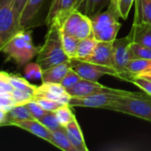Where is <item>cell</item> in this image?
<instances>
[{"instance_id":"obj_14","label":"cell","mask_w":151,"mask_h":151,"mask_svg":"<svg viewBox=\"0 0 151 151\" xmlns=\"http://www.w3.org/2000/svg\"><path fill=\"white\" fill-rule=\"evenodd\" d=\"M45 0H27L19 19L20 29H27L40 12Z\"/></svg>"},{"instance_id":"obj_23","label":"cell","mask_w":151,"mask_h":151,"mask_svg":"<svg viewBox=\"0 0 151 151\" xmlns=\"http://www.w3.org/2000/svg\"><path fill=\"white\" fill-rule=\"evenodd\" d=\"M96 43H97V41L95 39L94 36L80 40L77 51H76V56L74 58L83 60L88 58L93 53Z\"/></svg>"},{"instance_id":"obj_10","label":"cell","mask_w":151,"mask_h":151,"mask_svg":"<svg viewBox=\"0 0 151 151\" xmlns=\"http://www.w3.org/2000/svg\"><path fill=\"white\" fill-rule=\"evenodd\" d=\"M35 97H44L63 104H68L71 98L66 89L60 83L52 82H42L41 86H38L35 93Z\"/></svg>"},{"instance_id":"obj_27","label":"cell","mask_w":151,"mask_h":151,"mask_svg":"<svg viewBox=\"0 0 151 151\" xmlns=\"http://www.w3.org/2000/svg\"><path fill=\"white\" fill-rule=\"evenodd\" d=\"M9 81H10V83L13 88L19 89V90H23V91H27V92L34 94V96H35L37 86L31 84L30 81H28L25 77L22 78L19 75L10 74Z\"/></svg>"},{"instance_id":"obj_30","label":"cell","mask_w":151,"mask_h":151,"mask_svg":"<svg viewBox=\"0 0 151 151\" xmlns=\"http://www.w3.org/2000/svg\"><path fill=\"white\" fill-rule=\"evenodd\" d=\"M71 108L72 107L69 106L68 104H65L54 111L59 124L64 127L65 126H67L73 120V119L75 117L74 114L73 113Z\"/></svg>"},{"instance_id":"obj_17","label":"cell","mask_w":151,"mask_h":151,"mask_svg":"<svg viewBox=\"0 0 151 151\" xmlns=\"http://www.w3.org/2000/svg\"><path fill=\"white\" fill-rule=\"evenodd\" d=\"M132 34L133 42L151 48V25L150 24H138L134 25L130 31Z\"/></svg>"},{"instance_id":"obj_39","label":"cell","mask_w":151,"mask_h":151,"mask_svg":"<svg viewBox=\"0 0 151 151\" xmlns=\"http://www.w3.org/2000/svg\"><path fill=\"white\" fill-rule=\"evenodd\" d=\"M135 0H119V5H118V11L119 13L120 18H122L123 19H127L130 10L132 8V6L134 5Z\"/></svg>"},{"instance_id":"obj_11","label":"cell","mask_w":151,"mask_h":151,"mask_svg":"<svg viewBox=\"0 0 151 151\" xmlns=\"http://www.w3.org/2000/svg\"><path fill=\"white\" fill-rule=\"evenodd\" d=\"M83 60L114 68L113 42H97L93 53Z\"/></svg>"},{"instance_id":"obj_29","label":"cell","mask_w":151,"mask_h":151,"mask_svg":"<svg viewBox=\"0 0 151 151\" xmlns=\"http://www.w3.org/2000/svg\"><path fill=\"white\" fill-rule=\"evenodd\" d=\"M91 36H94L92 20L89 17L84 15L78 26L75 37L81 40V39H85V38L91 37Z\"/></svg>"},{"instance_id":"obj_37","label":"cell","mask_w":151,"mask_h":151,"mask_svg":"<svg viewBox=\"0 0 151 151\" xmlns=\"http://www.w3.org/2000/svg\"><path fill=\"white\" fill-rule=\"evenodd\" d=\"M80 80H81V76L75 71H73L72 68H70V70L67 72V73L65 75V77L61 81L60 84L66 89L68 88H71L74 84H76Z\"/></svg>"},{"instance_id":"obj_7","label":"cell","mask_w":151,"mask_h":151,"mask_svg":"<svg viewBox=\"0 0 151 151\" xmlns=\"http://www.w3.org/2000/svg\"><path fill=\"white\" fill-rule=\"evenodd\" d=\"M69 62L71 68L84 80L98 81V80L104 75H111L119 78L118 72L113 67L97 65L78 58H70Z\"/></svg>"},{"instance_id":"obj_46","label":"cell","mask_w":151,"mask_h":151,"mask_svg":"<svg viewBox=\"0 0 151 151\" xmlns=\"http://www.w3.org/2000/svg\"><path fill=\"white\" fill-rule=\"evenodd\" d=\"M149 74H151V72H150V73H149Z\"/></svg>"},{"instance_id":"obj_38","label":"cell","mask_w":151,"mask_h":151,"mask_svg":"<svg viewBox=\"0 0 151 151\" xmlns=\"http://www.w3.org/2000/svg\"><path fill=\"white\" fill-rule=\"evenodd\" d=\"M26 106L28 109V111H29L30 114L32 115V117L34 119H39L47 111L44 109H42V106L35 99H33V100L29 101L28 103H27L26 104Z\"/></svg>"},{"instance_id":"obj_36","label":"cell","mask_w":151,"mask_h":151,"mask_svg":"<svg viewBox=\"0 0 151 151\" xmlns=\"http://www.w3.org/2000/svg\"><path fill=\"white\" fill-rule=\"evenodd\" d=\"M130 82L142 89L146 95L151 96V81L142 76H134L131 79Z\"/></svg>"},{"instance_id":"obj_43","label":"cell","mask_w":151,"mask_h":151,"mask_svg":"<svg viewBox=\"0 0 151 151\" xmlns=\"http://www.w3.org/2000/svg\"><path fill=\"white\" fill-rule=\"evenodd\" d=\"M83 1L84 0H76V2H75V9L76 10H78L80 8V6L81 5V4H82Z\"/></svg>"},{"instance_id":"obj_9","label":"cell","mask_w":151,"mask_h":151,"mask_svg":"<svg viewBox=\"0 0 151 151\" xmlns=\"http://www.w3.org/2000/svg\"><path fill=\"white\" fill-rule=\"evenodd\" d=\"M76 0H52L45 23L48 27L57 26L59 28L65 19L74 11Z\"/></svg>"},{"instance_id":"obj_21","label":"cell","mask_w":151,"mask_h":151,"mask_svg":"<svg viewBox=\"0 0 151 151\" xmlns=\"http://www.w3.org/2000/svg\"><path fill=\"white\" fill-rule=\"evenodd\" d=\"M83 16H84V14L81 12H80L78 10H74L65 19V20L62 24V26L60 27V32L75 36L78 26H79L81 19L83 18Z\"/></svg>"},{"instance_id":"obj_2","label":"cell","mask_w":151,"mask_h":151,"mask_svg":"<svg viewBox=\"0 0 151 151\" xmlns=\"http://www.w3.org/2000/svg\"><path fill=\"white\" fill-rule=\"evenodd\" d=\"M48 28L44 42L42 47L39 48L36 55V62L42 69L69 60L62 47L60 28L57 26H50L48 27Z\"/></svg>"},{"instance_id":"obj_22","label":"cell","mask_w":151,"mask_h":151,"mask_svg":"<svg viewBox=\"0 0 151 151\" xmlns=\"http://www.w3.org/2000/svg\"><path fill=\"white\" fill-rule=\"evenodd\" d=\"M52 142L51 144L57 148L65 151H76L72 143L69 141V138L66 134L65 128L64 127L51 132Z\"/></svg>"},{"instance_id":"obj_41","label":"cell","mask_w":151,"mask_h":151,"mask_svg":"<svg viewBox=\"0 0 151 151\" xmlns=\"http://www.w3.org/2000/svg\"><path fill=\"white\" fill-rule=\"evenodd\" d=\"M27 0H14V4H15V11H16V13H17V16H18V19H19H19H20V15H21V12L27 4Z\"/></svg>"},{"instance_id":"obj_24","label":"cell","mask_w":151,"mask_h":151,"mask_svg":"<svg viewBox=\"0 0 151 151\" xmlns=\"http://www.w3.org/2000/svg\"><path fill=\"white\" fill-rule=\"evenodd\" d=\"M61 33V32H60ZM61 42L63 50L68 58H74L76 56V51L78 48V44L80 42V39L77 37L61 33Z\"/></svg>"},{"instance_id":"obj_13","label":"cell","mask_w":151,"mask_h":151,"mask_svg":"<svg viewBox=\"0 0 151 151\" xmlns=\"http://www.w3.org/2000/svg\"><path fill=\"white\" fill-rule=\"evenodd\" d=\"M119 17L120 16L118 9L112 4H110L108 9L105 12H101L91 18L93 25V35L94 33L99 32L104 28L108 27L116 22H119Z\"/></svg>"},{"instance_id":"obj_20","label":"cell","mask_w":151,"mask_h":151,"mask_svg":"<svg viewBox=\"0 0 151 151\" xmlns=\"http://www.w3.org/2000/svg\"><path fill=\"white\" fill-rule=\"evenodd\" d=\"M127 69L132 78L134 76L149 73L151 72V59L134 58L128 62Z\"/></svg>"},{"instance_id":"obj_6","label":"cell","mask_w":151,"mask_h":151,"mask_svg":"<svg viewBox=\"0 0 151 151\" xmlns=\"http://www.w3.org/2000/svg\"><path fill=\"white\" fill-rule=\"evenodd\" d=\"M19 30V21L15 11L14 0H0L1 47Z\"/></svg>"},{"instance_id":"obj_40","label":"cell","mask_w":151,"mask_h":151,"mask_svg":"<svg viewBox=\"0 0 151 151\" xmlns=\"http://www.w3.org/2000/svg\"><path fill=\"white\" fill-rule=\"evenodd\" d=\"M16 105L17 104L12 96L0 95V109L8 111Z\"/></svg>"},{"instance_id":"obj_47","label":"cell","mask_w":151,"mask_h":151,"mask_svg":"<svg viewBox=\"0 0 151 151\" xmlns=\"http://www.w3.org/2000/svg\"><path fill=\"white\" fill-rule=\"evenodd\" d=\"M0 48H1V42H0Z\"/></svg>"},{"instance_id":"obj_34","label":"cell","mask_w":151,"mask_h":151,"mask_svg":"<svg viewBox=\"0 0 151 151\" xmlns=\"http://www.w3.org/2000/svg\"><path fill=\"white\" fill-rule=\"evenodd\" d=\"M12 98L14 99L16 104L19 105V104H26L29 101L33 100L35 98V96H34V94H32L30 92L13 88Z\"/></svg>"},{"instance_id":"obj_35","label":"cell","mask_w":151,"mask_h":151,"mask_svg":"<svg viewBox=\"0 0 151 151\" xmlns=\"http://www.w3.org/2000/svg\"><path fill=\"white\" fill-rule=\"evenodd\" d=\"M34 99L42 106V109H44L47 111H55L61 106L65 105L59 102H56V101L44 98V97H35Z\"/></svg>"},{"instance_id":"obj_19","label":"cell","mask_w":151,"mask_h":151,"mask_svg":"<svg viewBox=\"0 0 151 151\" xmlns=\"http://www.w3.org/2000/svg\"><path fill=\"white\" fill-rule=\"evenodd\" d=\"M110 4L111 0H84L78 11L91 19L109 6Z\"/></svg>"},{"instance_id":"obj_42","label":"cell","mask_w":151,"mask_h":151,"mask_svg":"<svg viewBox=\"0 0 151 151\" xmlns=\"http://www.w3.org/2000/svg\"><path fill=\"white\" fill-rule=\"evenodd\" d=\"M8 124V116H7V111L0 109V127L7 126Z\"/></svg>"},{"instance_id":"obj_26","label":"cell","mask_w":151,"mask_h":151,"mask_svg":"<svg viewBox=\"0 0 151 151\" xmlns=\"http://www.w3.org/2000/svg\"><path fill=\"white\" fill-rule=\"evenodd\" d=\"M7 116H8L7 126H10L11 123L14 121L34 119L32 115L30 114L28 109L27 108L26 104H19V105L14 106L13 108H12L10 111H7Z\"/></svg>"},{"instance_id":"obj_32","label":"cell","mask_w":151,"mask_h":151,"mask_svg":"<svg viewBox=\"0 0 151 151\" xmlns=\"http://www.w3.org/2000/svg\"><path fill=\"white\" fill-rule=\"evenodd\" d=\"M131 50H132L134 58L151 59V48L132 42Z\"/></svg>"},{"instance_id":"obj_16","label":"cell","mask_w":151,"mask_h":151,"mask_svg":"<svg viewBox=\"0 0 151 151\" xmlns=\"http://www.w3.org/2000/svg\"><path fill=\"white\" fill-rule=\"evenodd\" d=\"M70 62L65 61L64 63L50 66L49 68L43 69L42 82H52V83H60L65 75L70 70Z\"/></svg>"},{"instance_id":"obj_18","label":"cell","mask_w":151,"mask_h":151,"mask_svg":"<svg viewBox=\"0 0 151 151\" xmlns=\"http://www.w3.org/2000/svg\"><path fill=\"white\" fill-rule=\"evenodd\" d=\"M134 4L135 12L133 24L151 25V0H135Z\"/></svg>"},{"instance_id":"obj_25","label":"cell","mask_w":151,"mask_h":151,"mask_svg":"<svg viewBox=\"0 0 151 151\" xmlns=\"http://www.w3.org/2000/svg\"><path fill=\"white\" fill-rule=\"evenodd\" d=\"M121 23L116 22L103 30L94 33V37L97 42H113L117 38V35L121 27Z\"/></svg>"},{"instance_id":"obj_45","label":"cell","mask_w":151,"mask_h":151,"mask_svg":"<svg viewBox=\"0 0 151 151\" xmlns=\"http://www.w3.org/2000/svg\"><path fill=\"white\" fill-rule=\"evenodd\" d=\"M139 76H142V77L151 81V74H149V73H144V74H142V75H139Z\"/></svg>"},{"instance_id":"obj_28","label":"cell","mask_w":151,"mask_h":151,"mask_svg":"<svg viewBox=\"0 0 151 151\" xmlns=\"http://www.w3.org/2000/svg\"><path fill=\"white\" fill-rule=\"evenodd\" d=\"M43 69L37 63L29 62L24 65V77L28 81H42Z\"/></svg>"},{"instance_id":"obj_5","label":"cell","mask_w":151,"mask_h":151,"mask_svg":"<svg viewBox=\"0 0 151 151\" xmlns=\"http://www.w3.org/2000/svg\"><path fill=\"white\" fill-rule=\"evenodd\" d=\"M133 42L132 34L129 33L127 36L119 39H115L113 41V59H114V68L119 75V79L129 81L132 76L127 72V65L128 62L134 59L131 44Z\"/></svg>"},{"instance_id":"obj_31","label":"cell","mask_w":151,"mask_h":151,"mask_svg":"<svg viewBox=\"0 0 151 151\" xmlns=\"http://www.w3.org/2000/svg\"><path fill=\"white\" fill-rule=\"evenodd\" d=\"M37 120H39L46 128H48L51 132L62 127L54 111H46V113Z\"/></svg>"},{"instance_id":"obj_15","label":"cell","mask_w":151,"mask_h":151,"mask_svg":"<svg viewBox=\"0 0 151 151\" xmlns=\"http://www.w3.org/2000/svg\"><path fill=\"white\" fill-rule=\"evenodd\" d=\"M66 134L69 138L70 142L73 146V148L76 150V151H88V149L86 145L83 134L81 132V127L74 117L73 120L65 127Z\"/></svg>"},{"instance_id":"obj_33","label":"cell","mask_w":151,"mask_h":151,"mask_svg":"<svg viewBox=\"0 0 151 151\" xmlns=\"http://www.w3.org/2000/svg\"><path fill=\"white\" fill-rule=\"evenodd\" d=\"M9 76L10 73L0 71V95L12 96L13 88L10 83Z\"/></svg>"},{"instance_id":"obj_12","label":"cell","mask_w":151,"mask_h":151,"mask_svg":"<svg viewBox=\"0 0 151 151\" xmlns=\"http://www.w3.org/2000/svg\"><path fill=\"white\" fill-rule=\"evenodd\" d=\"M10 126H14V127H19L23 130H26V131L31 133L32 134H34V135H35L51 144V142H52L51 131H50L48 128H46L39 120H37L35 119L14 121V122H12Z\"/></svg>"},{"instance_id":"obj_1","label":"cell","mask_w":151,"mask_h":151,"mask_svg":"<svg viewBox=\"0 0 151 151\" xmlns=\"http://www.w3.org/2000/svg\"><path fill=\"white\" fill-rule=\"evenodd\" d=\"M39 48L33 43L31 31L20 29L12 36L0 49V51L12 59L19 67H22L29 63L38 52Z\"/></svg>"},{"instance_id":"obj_44","label":"cell","mask_w":151,"mask_h":151,"mask_svg":"<svg viewBox=\"0 0 151 151\" xmlns=\"http://www.w3.org/2000/svg\"><path fill=\"white\" fill-rule=\"evenodd\" d=\"M119 0H111V4H112L117 9H118V5H119Z\"/></svg>"},{"instance_id":"obj_4","label":"cell","mask_w":151,"mask_h":151,"mask_svg":"<svg viewBox=\"0 0 151 151\" xmlns=\"http://www.w3.org/2000/svg\"><path fill=\"white\" fill-rule=\"evenodd\" d=\"M144 93L128 91L125 94L118 93H101L82 97H71L68 105L71 107L101 108L106 109L111 104L119 101L124 96H143Z\"/></svg>"},{"instance_id":"obj_8","label":"cell","mask_w":151,"mask_h":151,"mask_svg":"<svg viewBox=\"0 0 151 151\" xmlns=\"http://www.w3.org/2000/svg\"><path fill=\"white\" fill-rule=\"evenodd\" d=\"M66 91L71 97H82V96H88L101 94V93L125 94L128 92L127 90L109 88L107 86L99 83L98 81H92L84 79L80 80L76 84H74L71 88H66Z\"/></svg>"},{"instance_id":"obj_3","label":"cell","mask_w":151,"mask_h":151,"mask_svg":"<svg viewBox=\"0 0 151 151\" xmlns=\"http://www.w3.org/2000/svg\"><path fill=\"white\" fill-rule=\"evenodd\" d=\"M107 110L122 112L151 122V96H124L111 104Z\"/></svg>"}]
</instances>
